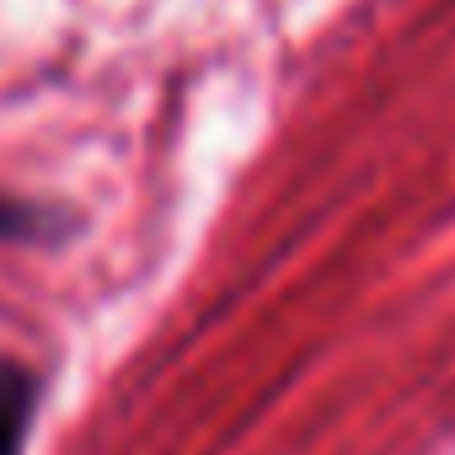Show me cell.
Instances as JSON below:
<instances>
[{
	"label": "cell",
	"mask_w": 455,
	"mask_h": 455,
	"mask_svg": "<svg viewBox=\"0 0 455 455\" xmlns=\"http://www.w3.org/2000/svg\"><path fill=\"white\" fill-rule=\"evenodd\" d=\"M38 407V375L28 364H0V455H22Z\"/></svg>",
	"instance_id": "6da1fadb"
},
{
	"label": "cell",
	"mask_w": 455,
	"mask_h": 455,
	"mask_svg": "<svg viewBox=\"0 0 455 455\" xmlns=\"http://www.w3.org/2000/svg\"><path fill=\"white\" fill-rule=\"evenodd\" d=\"M49 236V214L22 204V198H0V242H44Z\"/></svg>",
	"instance_id": "7a4b0ae2"
}]
</instances>
